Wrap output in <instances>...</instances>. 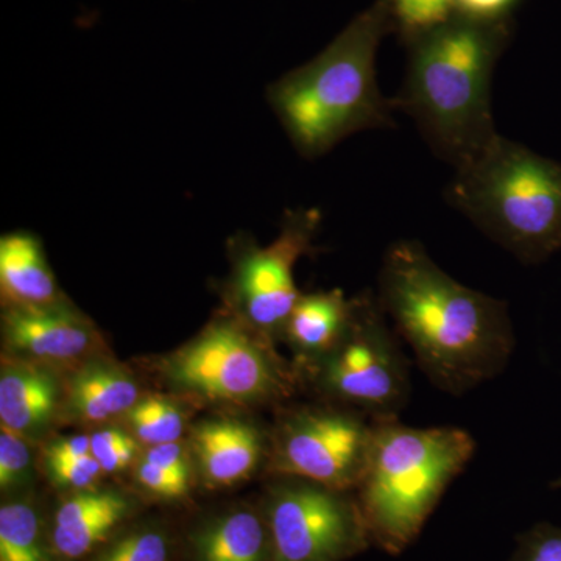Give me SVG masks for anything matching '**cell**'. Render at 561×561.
<instances>
[{
  "label": "cell",
  "instance_id": "28",
  "mask_svg": "<svg viewBox=\"0 0 561 561\" xmlns=\"http://www.w3.org/2000/svg\"><path fill=\"white\" fill-rule=\"evenodd\" d=\"M144 459L160 465L165 470L176 472L183 478L191 479L190 454L180 442L165 443V445L150 446Z\"/></svg>",
  "mask_w": 561,
  "mask_h": 561
},
{
  "label": "cell",
  "instance_id": "4",
  "mask_svg": "<svg viewBox=\"0 0 561 561\" xmlns=\"http://www.w3.org/2000/svg\"><path fill=\"white\" fill-rule=\"evenodd\" d=\"M476 443L459 427L416 430L398 415L373 419L367 467L357 486L373 545L400 556L419 537Z\"/></svg>",
  "mask_w": 561,
  "mask_h": 561
},
{
  "label": "cell",
  "instance_id": "14",
  "mask_svg": "<svg viewBox=\"0 0 561 561\" xmlns=\"http://www.w3.org/2000/svg\"><path fill=\"white\" fill-rule=\"evenodd\" d=\"M202 478L210 486H231L250 478L264 456V437L253 424L205 421L192 434Z\"/></svg>",
  "mask_w": 561,
  "mask_h": 561
},
{
  "label": "cell",
  "instance_id": "1",
  "mask_svg": "<svg viewBox=\"0 0 561 561\" xmlns=\"http://www.w3.org/2000/svg\"><path fill=\"white\" fill-rule=\"evenodd\" d=\"M379 305L427 379L460 397L500 375L515 348L507 302L457 283L415 241L393 243Z\"/></svg>",
  "mask_w": 561,
  "mask_h": 561
},
{
  "label": "cell",
  "instance_id": "6",
  "mask_svg": "<svg viewBox=\"0 0 561 561\" xmlns=\"http://www.w3.org/2000/svg\"><path fill=\"white\" fill-rule=\"evenodd\" d=\"M253 328L220 319L162 364L172 387L203 400L251 404L283 397L289 376Z\"/></svg>",
  "mask_w": 561,
  "mask_h": 561
},
{
  "label": "cell",
  "instance_id": "17",
  "mask_svg": "<svg viewBox=\"0 0 561 561\" xmlns=\"http://www.w3.org/2000/svg\"><path fill=\"white\" fill-rule=\"evenodd\" d=\"M354 300L341 290L301 295L291 309L283 335L309 365L337 348L353 319Z\"/></svg>",
  "mask_w": 561,
  "mask_h": 561
},
{
  "label": "cell",
  "instance_id": "12",
  "mask_svg": "<svg viewBox=\"0 0 561 561\" xmlns=\"http://www.w3.org/2000/svg\"><path fill=\"white\" fill-rule=\"evenodd\" d=\"M65 386L54 368L32 362H3L0 373V424L33 440L61 415Z\"/></svg>",
  "mask_w": 561,
  "mask_h": 561
},
{
  "label": "cell",
  "instance_id": "27",
  "mask_svg": "<svg viewBox=\"0 0 561 561\" xmlns=\"http://www.w3.org/2000/svg\"><path fill=\"white\" fill-rule=\"evenodd\" d=\"M136 479L144 490L162 500H181L190 491L191 479L183 478L176 472L165 470L160 465L142 459L136 470Z\"/></svg>",
  "mask_w": 561,
  "mask_h": 561
},
{
  "label": "cell",
  "instance_id": "23",
  "mask_svg": "<svg viewBox=\"0 0 561 561\" xmlns=\"http://www.w3.org/2000/svg\"><path fill=\"white\" fill-rule=\"evenodd\" d=\"M169 541L158 530H138L114 541L94 561H169Z\"/></svg>",
  "mask_w": 561,
  "mask_h": 561
},
{
  "label": "cell",
  "instance_id": "25",
  "mask_svg": "<svg viewBox=\"0 0 561 561\" xmlns=\"http://www.w3.org/2000/svg\"><path fill=\"white\" fill-rule=\"evenodd\" d=\"M91 454L101 465L103 472L124 470L135 459L138 443L130 434L116 427L92 432Z\"/></svg>",
  "mask_w": 561,
  "mask_h": 561
},
{
  "label": "cell",
  "instance_id": "18",
  "mask_svg": "<svg viewBox=\"0 0 561 561\" xmlns=\"http://www.w3.org/2000/svg\"><path fill=\"white\" fill-rule=\"evenodd\" d=\"M192 541L197 561H273L267 518L249 508L225 513Z\"/></svg>",
  "mask_w": 561,
  "mask_h": 561
},
{
  "label": "cell",
  "instance_id": "30",
  "mask_svg": "<svg viewBox=\"0 0 561 561\" xmlns=\"http://www.w3.org/2000/svg\"><path fill=\"white\" fill-rule=\"evenodd\" d=\"M551 486L552 489H561V478L556 479V481L551 483Z\"/></svg>",
  "mask_w": 561,
  "mask_h": 561
},
{
  "label": "cell",
  "instance_id": "21",
  "mask_svg": "<svg viewBox=\"0 0 561 561\" xmlns=\"http://www.w3.org/2000/svg\"><path fill=\"white\" fill-rule=\"evenodd\" d=\"M391 20L409 36L423 35L448 22L456 11V0H386Z\"/></svg>",
  "mask_w": 561,
  "mask_h": 561
},
{
  "label": "cell",
  "instance_id": "5",
  "mask_svg": "<svg viewBox=\"0 0 561 561\" xmlns=\"http://www.w3.org/2000/svg\"><path fill=\"white\" fill-rule=\"evenodd\" d=\"M448 201L524 264L561 249V162L496 135L457 168Z\"/></svg>",
  "mask_w": 561,
  "mask_h": 561
},
{
  "label": "cell",
  "instance_id": "3",
  "mask_svg": "<svg viewBox=\"0 0 561 561\" xmlns=\"http://www.w3.org/2000/svg\"><path fill=\"white\" fill-rule=\"evenodd\" d=\"M390 22L381 0L319 57L268 88V103L302 157L311 160L354 133L393 125L398 103L383 98L376 80V54Z\"/></svg>",
  "mask_w": 561,
  "mask_h": 561
},
{
  "label": "cell",
  "instance_id": "9",
  "mask_svg": "<svg viewBox=\"0 0 561 561\" xmlns=\"http://www.w3.org/2000/svg\"><path fill=\"white\" fill-rule=\"evenodd\" d=\"M373 438V419L343 408L287 413L273 434V474L351 491L359 486Z\"/></svg>",
  "mask_w": 561,
  "mask_h": 561
},
{
  "label": "cell",
  "instance_id": "10",
  "mask_svg": "<svg viewBox=\"0 0 561 561\" xmlns=\"http://www.w3.org/2000/svg\"><path fill=\"white\" fill-rule=\"evenodd\" d=\"M319 224V210H291L272 245L260 247L249 238H239L234 245L228 297L239 320L265 337L283 335L301 297L294 267L311 250Z\"/></svg>",
  "mask_w": 561,
  "mask_h": 561
},
{
  "label": "cell",
  "instance_id": "24",
  "mask_svg": "<svg viewBox=\"0 0 561 561\" xmlns=\"http://www.w3.org/2000/svg\"><path fill=\"white\" fill-rule=\"evenodd\" d=\"M32 481V453L27 438L5 427L0 432V489L13 491Z\"/></svg>",
  "mask_w": 561,
  "mask_h": 561
},
{
  "label": "cell",
  "instance_id": "22",
  "mask_svg": "<svg viewBox=\"0 0 561 561\" xmlns=\"http://www.w3.org/2000/svg\"><path fill=\"white\" fill-rule=\"evenodd\" d=\"M47 474L54 485L66 490H90L101 479L103 470L92 454L84 456H58L46 453L44 457Z\"/></svg>",
  "mask_w": 561,
  "mask_h": 561
},
{
  "label": "cell",
  "instance_id": "7",
  "mask_svg": "<svg viewBox=\"0 0 561 561\" xmlns=\"http://www.w3.org/2000/svg\"><path fill=\"white\" fill-rule=\"evenodd\" d=\"M311 368L321 393L371 419L398 415L408 401V364L381 305L371 295L354 300L345 337Z\"/></svg>",
  "mask_w": 561,
  "mask_h": 561
},
{
  "label": "cell",
  "instance_id": "20",
  "mask_svg": "<svg viewBox=\"0 0 561 561\" xmlns=\"http://www.w3.org/2000/svg\"><path fill=\"white\" fill-rule=\"evenodd\" d=\"M127 415L133 437L149 446L179 442L186 427L180 405L160 397L139 400Z\"/></svg>",
  "mask_w": 561,
  "mask_h": 561
},
{
  "label": "cell",
  "instance_id": "2",
  "mask_svg": "<svg viewBox=\"0 0 561 561\" xmlns=\"http://www.w3.org/2000/svg\"><path fill=\"white\" fill-rule=\"evenodd\" d=\"M504 38L500 22L463 14L415 36L398 110L411 114L432 150L456 169L497 135L490 88Z\"/></svg>",
  "mask_w": 561,
  "mask_h": 561
},
{
  "label": "cell",
  "instance_id": "29",
  "mask_svg": "<svg viewBox=\"0 0 561 561\" xmlns=\"http://www.w3.org/2000/svg\"><path fill=\"white\" fill-rule=\"evenodd\" d=\"M515 0H456V11L463 16L497 21Z\"/></svg>",
  "mask_w": 561,
  "mask_h": 561
},
{
  "label": "cell",
  "instance_id": "26",
  "mask_svg": "<svg viewBox=\"0 0 561 561\" xmlns=\"http://www.w3.org/2000/svg\"><path fill=\"white\" fill-rule=\"evenodd\" d=\"M508 561H561V527L551 523L535 524L519 535Z\"/></svg>",
  "mask_w": 561,
  "mask_h": 561
},
{
  "label": "cell",
  "instance_id": "16",
  "mask_svg": "<svg viewBox=\"0 0 561 561\" xmlns=\"http://www.w3.org/2000/svg\"><path fill=\"white\" fill-rule=\"evenodd\" d=\"M0 291L3 308H44L68 301L39 239L25 231L0 239Z\"/></svg>",
  "mask_w": 561,
  "mask_h": 561
},
{
  "label": "cell",
  "instance_id": "8",
  "mask_svg": "<svg viewBox=\"0 0 561 561\" xmlns=\"http://www.w3.org/2000/svg\"><path fill=\"white\" fill-rule=\"evenodd\" d=\"M273 561H343L373 545L357 497L297 478L268 491Z\"/></svg>",
  "mask_w": 561,
  "mask_h": 561
},
{
  "label": "cell",
  "instance_id": "11",
  "mask_svg": "<svg viewBox=\"0 0 561 561\" xmlns=\"http://www.w3.org/2000/svg\"><path fill=\"white\" fill-rule=\"evenodd\" d=\"M3 346L11 359L32 364H81L95 356L101 335L69 301L44 308H3Z\"/></svg>",
  "mask_w": 561,
  "mask_h": 561
},
{
  "label": "cell",
  "instance_id": "13",
  "mask_svg": "<svg viewBox=\"0 0 561 561\" xmlns=\"http://www.w3.org/2000/svg\"><path fill=\"white\" fill-rule=\"evenodd\" d=\"M139 402V386L131 373L102 357L81 362L65 386L61 416L84 424L119 419Z\"/></svg>",
  "mask_w": 561,
  "mask_h": 561
},
{
  "label": "cell",
  "instance_id": "19",
  "mask_svg": "<svg viewBox=\"0 0 561 561\" xmlns=\"http://www.w3.org/2000/svg\"><path fill=\"white\" fill-rule=\"evenodd\" d=\"M0 561H50L31 504L10 502L0 508Z\"/></svg>",
  "mask_w": 561,
  "mask_h": 561
},
{
  "label": "cell",
  "instance_id": "15",
  "mask_svg": "<svg viewBox=\"0 0 561 561\" xmlns=\"http://www.w3.org/2000/svg\"><path fill=\"white\" fill-rule=\"evenodd\" d=\"M128 513L130 502L117 491H77L55 513L51 545L62 559H80L101 545Z\"/></svg>",
  "mask_w": 561,
  "mask_h": 561
}]
</instances>
